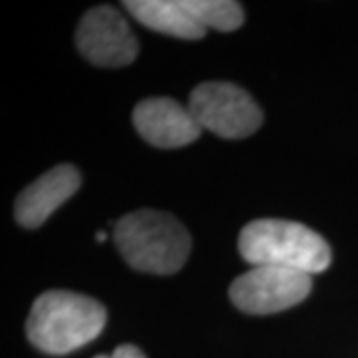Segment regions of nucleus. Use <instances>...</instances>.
I'll return each mask as SVG.
<instances>
[{
	"label": "nucleus",
	"instance_id": "f257e3e1",
	"mask_svg": "<svg viewBox=\"0 0 358 358\" xmlns=\"http://www.w3.org/2000/svg\"><path fill=\"white\" fill-rule=\"evenodd\" d=\"M106 319L103 305L92 296L72 291H46L30 308L26 334L38 350L62 357L98 338Z\"/></svg>",
	"mask_w": 358,
	"mask_h": 358
},
{
	"label": "nucleus",
	"instance_id": "f03ea898",
	"mask_svg": "<svg viewBox=\"0 0 358 358\" xmlns=\"http://www.w3.org/2000/svg\"><path fill=\"white\" fill-rule=\"evenodd\" d=\"M239 253L253 267H281L317 275L331 265V247L303 223L257 219L239 235Z\"/></svg>",
	"mask_w": 358,
	"mask_h": 358
},
{
	"label": "nucleus",
	"instance_id": "7ed1b4c3",
	"mask_svg": "<svg viewBox=\"0 0 358 358\" xmlns=\"http://www.w3.org/2000/svg\"><path fill=\"white\" fill-rule=\"evenodd\" d=\"M117 251L134 268L152 275H173L185 265L192 239L187 229L169 213L141 209L115 223Z\"/></svg>",
	"mask_w": 358,
	"mask_h": 358
},
{
	"label": "nucleus",
	"instance_id": "20e7f679",
	"mask_svg": "<svg viewBox=\"0 0 358 358\" xmlns=\"http://www.w3.org/2000/svg\"><path fill=\"white\" fill-rule=\"evenodd\" d=\"M140 24L181 40L203 38L209 28L231 32L243 24V6L235 0H128Z\"/></svg>",
	"mask_w": 358,
	"mask_h": 358
},
{
	"label": "nucleus",
	"instance_id": "39448f33",
	"mask_svg": "<svg viewBox=\"0 0 358 358\" xmlns=\"http://www.w3.org/2000/svg\"><path fill=\"white\" fill-rule=\"evenodd\" d=\"M189 110L201 129L225 140H241L263 124V112L243 88L229 82H205L193 88Z\"/></svg>",
	"mask_w": 358,
	"mask_h": 358
},
{
	"label": "nucleus",
	"instance_id": "423d86ee",
	"mask_svg": "<svg viewBox=\"0 0 358 358\" xmlns=\"http://www.w3.org/2000/svg\"><path fill=\"white\" fill-rule=\"evenodd\" d=\"M307 273L281 267H253L229 287L231 303L249 315H273L303 303L310 294Z\"/></svg>",
	"mask_w": 358,
	"mask_h": 358
},
{
	"label": "nucleus",
	"instance_id": "0eeeda50",
	"mask_svg": "<svg viewBox=\"0 0 358 358\" xmlns=\"http://www.w3.org/2000/svg\"><path fill=\"white\" fill-rule=\"evenodd\" d=\"M76 44L86 60L103 68L128 66L138 56V40L128 20L112 6H96L82 16Z\"/></svg>",
	"mask_w": 358,
	"mask_h": 358
},
{
	"label": "nucleus",
	"instance_id": "6e6552de",
	"mask_svg": "<svg viewBox=\"0 0 358 358\" xmlns=\"http://www.w3.org/2000/svg\"><path fill=\"white\" fill-rule=\"evenodd\" d=\"M134 126L143 140L162 150H176L201 136V126L189 106L173 98H148L134 110Z\"/></svg>",
	"mask_w": 358,
	"mask_h": 358
},
{
	"label": "nucleus",
	"instance_id": "1a4fd4ad",
	"mask_svg": "<svg viewBox=\"0 0 358 358\" xmlns=\"http://www.w3.org/2000/svg\"><path fill=\"white\" fill-rule=\"evenodd\" d=\"M80 183L82 178L74 166L52 167L18 195L14 217L26 229H36L78 192Z\"/></svg>",
	"mask_w": 358,
	"mask_h": 358
},
{
	"label": "nucleus",
	"instance_id": "9d476101",
	"mask_svg": "<svg viewBox=\"0 0 358 358\" xmlns=\"http://www.w3.org/2000/svg\"><path fill=\"white\" fill-rule=\"evenodd\" d=\"M96 358H145V355L141 352L138 346L134 345H120L115 348L114 352L110 357H96Z\"/></svg>",
	"mask_w": 358,
	"mask_h": 358
},
{
	"label": "nucleus",
	"instance_id": "9b49d317",
	"mask_svg": "<svg viewBox=\"0 0 358 358\" xmlns=\"http://www.w3.org/2000/svg\"><path fill=\"white\" fill-rule=\"evenodd\" d=\"M96 239H98L100 243H102V241H106V233H102V231H98V233H96Z\"/></svg>",
	"mask_w": 358,
	"mask_h": 358
}]
</instances>
